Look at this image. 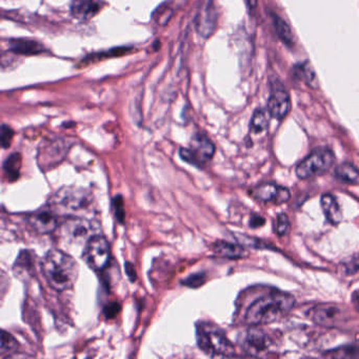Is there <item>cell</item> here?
Masks as SVG:
<instances>
[{
  "label": "cell",
  "instance_id": "cell-1",
  "mask_svg": "<svg viewBox=\"0 0 359 359\" xmlns=\"http://www.w3.org/2000/svg\"><path fill=\"white\" fill-rule=\"evenodd\" d=\"M294 305L293 295L282 292L270 293L255 301L247 310L244 318L249 326L272 324L288 316Z\"/></svg>",
  "mask_w": 359,
  "mask_h": 359
},
{
  "label": "cell",
  "instance_id": "cell-2",
  "mask_svg": "<svg viewBox=\"0 0 359 359\" xmlns=\"http://www.w3.org/2000/svg\"><path fill=\"white\" fill-rule=\"evenodd\" d=\"M41 269L48 285L59 292L71 289L79 272L75 259L59 249H53L44 255Z\"/></svg>",
  "mask_w": 359,
  "mask_h": 359
},
{
  "label": "cell",
  "instance_id": "cell-3",
  "mask_svg": "<svg viewBox=\"0 0 359 359\" xmlns=\"http://www.w3.org/2000/svg\"><path fill=\"white\" fill-rule=\"evenodd\" d=\"M198 347L209 358L230 359L235 356V347L219 327L210 323H200L196 326Z\"/></svg>",
  "mask_w": 359,
  "mask_h": 359
},
{
  "label": "cell",
  "instance_id": "cell-4",
  "mask_svg": "<svg viewBox=\"0 0 359 359\" xmlns=\"http://www.w3.org/2000/svg\"><path fill=\"white\" fill-rule=\"evenodd\" d=\"M240 346L249 355L256 358H265L274 350V339L263 329L252 327L242 333L240 339Z\"/></svg>",
  "mask_w": 359,
  "mask_h": 359
},
{
  "label": "cell",
  "instance_id": "cell-5",
  "mask_svg": "<svg viewBox=\"0 0 359 359\" xmlns=\"http://www.w3.org/2000/svg\"><path fill=\"white\" fill-rule=\"evenodd\" d=\"M334 160V155L330 149H318L297 166V177L305 180L320 176L332 168Z\"/></svg>",
  "mask_w": 359,
  "mask_h": 359
},
{
  "label": "cell",
  "instance_id": "cell-6",
  "mask_svg": "<svg viewBox=\"0 0 359 359\" xmlns=\"http://www.w3.org/2000/svg\"><path fill=\"white\" fill-rule=\"evenodd\" d=\"M215 154V147L212 141L202 134H196L192 138L189 149H181V158L187 163L202 168L208 163Z\"/></svg>",
  "mask_w": 359,
  "mask_h": 359
},
{
  "label": "cell",
  "instance_id": "cell-7",
  "mask_svg": "<svg viewBox=\"0 0 359 359\" xmlns=\"http://www.w3.org/2000/svg\"><path fill=\"white\" fill-rule=\"evenodd\" d=\"M82 257L86 265L94 271L100 272L105 270L110 263V244L107 238L100 234L92 236L84 247Z\"/></svg>",
  "mask_w": 359,
  "mask_h": 359
},
{
  "label": "cell",
  "instance_id": "cell-8",
  "mask_svg": "<svg viewBox=\"0 0 359 359\" xmlns=\"http://www.w3.org/2000/svg\"><path fill=\"white\" fill-rule=\"evenodd\" d=\"M91 198L86 190L65 188L57 192L53 198V207L63 209L67 212L84 210L90 205Z\"/></svg>",
  "mask_w": 359,
  "mask_h": 359
},
{
  "label": "cell",
  "instance_id": "cell-9",
  "mask_svg": "<svg viewBox=\"0 0 359 359\" xmlns=\"http://www.w3.org/2000/svg\"><path fill=\"white\" fill-rule=\"evenodd\" d=\"M63 236L70 242L77 243V244L79 243L86 244L88 241L95 236L92 224L78 217H70L67 219L63 225Z\"/></svg>",
  "mask_w": 359,
  "mask_h": 359
},
{
  "label": "cell",
  "instance_id": "cell-10",
  "mask_svg": "<svg viewBox=\"0 0 359 359\" xmlns=\"http://www.w3.org/2000/svg\"><path fill=\"white\" fill-rule=\"evenodd\" d=\"M291 101L288 92L280 83H275L272 88L271 96L268 102V111L272 117L278 120L284 119L290 109Z\"/></svg>",
  "mask_w": 359,
  "mask_h": 359
},
{
  "label": "cell",
  "instance_id": "cell-11",
  "mask_svg": "<svg viewBox=\"0 0 359 359\" xmlns=\"http://www.w3.org/2000/svg\"><path fill=\"white\" fill-rule=\"evenodd\" d=\"M253 196L261 202L272 203L275 205L284 204L291 198L290 191L287 188L272 183L257 186L253 191Z\"/></svg>",
  "mask_w": 359,
  "mask_h": 359
},
{
  "label": "cell",
  "instance_id": "cell-12",
  "mask_svg": "<svg viewBox=\"0 0 359 359\" xmlns=\"http://www.w3.org/2000/svg\"><path fill=\"white\" fill-rule=\"evenodd\" d=\"M312 318L320 326L333 328L341 324L345 316L341 308L328 304V305H320L314 308L312 311Z\"/></svg>",
  "mask_w": 359,
  "mask_h": 359
},
{
  "label": "cell",
  "instance_id": "cell-13",
  "mask_svg": "<svg viewBox=\"0 0 359 359\" xmlns=\"http://www.w3.org/2000/svg\"><path fill=\"white\" fill-rule=\"evenodd\" d=\"M27 223L40 234L51 233L59 226L56 213L51 210H40L27 217Z\"/></svg>",
  "mask_w": 359,
  "mask_h": 359
},
{
  "label": "cell",
  "instance_id": "cell-14",
  "mask_svg": "<svg viewBox=\"0 0 359 359\" xmlns=\"http://www.w3.org/2000/svg\"><path fill=\"white\" fill-rule=\"evenodd\" d=\"M105 4V0H72L71 13L74 18L88 21L96 16Z\"/></svg>",
  "mask_w": 359,
  "mask_h": 359
},
{
  "label": "cell",
  "instance_id": "cell-15",
  "mask_svg": "<svg viewBox=\"0 0 359 359\" xmlns=\"http://www.w3.org/2000/svg\"><path fill=\"white\" fill-rule=\"evenodd\" d=\"M215 22H216V16H215L214 8L211 2H208L200 10V15L197 16V29L200 35L204 37L210 36L214 29Z\"/></svg>",
  "mask_w": 359,
  "mask_h": 359
},
{
  "label": "cell",
  "instance_id": "cell-16",
  "mask_svg": "<svg viewBox=\"0 0 359 359\" xmlns=\"http://www.w3.org/2000/svg\"><path fill=\"white\" fill-rule=\"evenodd\" d=\"M320 204H322V210H324L327 219L331 224L337 225L341 223L343 215H341V207L334 196L329 194H324L320 200Z\"/></svg>",
  "mask_w": 359,
  "mask_h": 359
},
{
  "label": "cell",
  "instance_id": "cell-17",
  "mask_svg": "<svg viewBox=\"0 0 359 359\" xmlns=\"http://www.w3.org/2000/svg\"><path fill=\"white\" fill-rule=\"evenodd\" d=\"M213 251L219 257H227V259H240L246 255V251L242 246L225 242V241L215 243L213 245Z\"/></svg>",
  "mask_w": 359,
  "mask_h": 359
},
{
  "label": "cell",
  "instance_id": "cell-18",
  "mask_svg": "<svg viewBox=\"0 0 359 359\" xmlns=\"http://www.w3.org/2000/svg\"><path fill=\"white\" fill-rule=\"evenodd\" d=\"M335 176L348 184H359V170L353 164L344 163L335 170Z\"/></svg>",
  "mask_w": 359,
  "mask_h": 359
},
{
  "label": "cell",
  "instance_id": "cell-19",
  "mask_svg": "<svg viewBox=\"0 0 359 359\" xmlns=\"http://www.w3.org/2000/svg\"><path fill=\"white\" fill-rule=\"evenodd\" d=\"M21 156L19 154H12L8 159L4 161V172L6 178L10 181H15L18 179L20 174Z\"/></svg>",
  "mask_w": 359,
  "mask_h": 359
},
{
  "label": "cell",
  "instance_id": "cell-20",
  "mask_svg": "<svg viewBox=\"0 0 359 359\" xmlns=\"http://www.w3.org/2000/svg\"><path fill=\"white\" fill-rule=\"evenodd\" d=\"M272 19H273L274 27H275L278 37H280L285 43L290 46L293 42V35L290 27H289L280 17H278V15H272Z\"/></svg>",
  "mask_w": 359,
  "mask_h": 359
},
{
  "label": "cell",
  "instance_id": "cell-21",
  "mask_svg": "<svg viewBox=\"0 0 359 359\" xmlns=\"http://www.w3.org/2000/svg\"><path fill=\"white\" fill-rule=\"evenodd\" d=\"M329 359H359L358 346H345L329 352Z\"/></svg>",
  "mask_w": 359,
  "mask_h": 359
},
{
  "label": "cell",
  "instance_id": "cell-22",
  "mask_svg": "<svg viewBox=\"0 0 359 359\" xmlns=\"http://www.w3.org/2000/svg\"><path fill=\"white\" fill-rule=\"evenodd\" d=\"M11 50L19 53V54H37V53L41 52L42 46L36 42L18 40V41L13 42Z\"/></svg>",
  "mask_w": 359,
  "mask_h": 359
},
{
  "label": "cell",
  "instance_id": "cell-23",
  "mask_svg": "<svg viewBox=\"0 0 359 359\" xmlns=\"http://www.w3.org/2000/svg\"><path fill=\"white\" fill-rule=\"evenodd\" d=\"M267 128L268 119L265 111L257 109L253 115L252 121H251V130L254 134H261L267 130Z\"/></svg>",
  "mask_w": 359,
  "mask_h": 359
},
{
  "label": "cell",
  "instance_id": "cell-24",
  "mask_svg": "<svg viewBox=\"0 0 359 359\" xmlns=\"http://www.w3.org/2000/svg\"><path fill=\"white\" fill-rule=\"evenodd\" d=\"M301 74L303 76V80L309 84L312 88H318V76H316L315 72L312 69L311 65L309 63L301 65Z\"/></svg>",
  "mask_w": 359,
  "mask_h": 359
},
{
  "label": "cell",
  "instance_id": "cell-25",
  "mask_svg": "<svg viewBox=\"0 0 359 359\" xmlns=\"http://www.w3.org/2000/svg\"><path fill=\"white\" fill-rule=\"evenodd\" d=\"M18 347V343L16 339L12 337V335L6 333V331H2V339H1V352L2 354L6 352H12L16 350Z\"/></svg>",
  "mask_w": 359,
  "mask_h": 359
},
{
  "label": "cell",
  "instance_id": "cell-26",
  "mask_svg": "<svg viewBox=\"0 0 359 359\" xmlns=\"http://www.w3.org/2000/svg\"><path fill=\"white\" fill-rule=\"evenodd\" d=\"M290 229V221L286 213H280L276 219V233L278 236H286Z\"/></svg>",
  "mask_w": 359,
  "mask_h": 359
},
{
  "label": "cell",
  "instance_id": "cell-27",
  "mask_svg": "<svg viewBox=\"0 0 359 359\" xmlns=\"http://www.w3.org/2000/svg\"><path fill=\"white\" fill-rule=\"evenodd\" d=\"M13 137H14V132H13L12 128L4 124L1 128V145L4 149L10 147Z\"/></svg>",
  "mask_w": 359,
  "mask_h": 359
},
{
  "label": "cell",
  "instance_id": "cell-28",
  "mask_svg": "<svg viewBox=\"0 0 359 359\" xmlns=\"http://www.w3.org/2000/svg\"><path fill=\"white\" fill-rule=\"evenodd\" d=\"M114 208H115V215L119 223H124V201L120 196H116L114 200Z\"/></svg>",
  "mask_w": 359,
  "mask_h": 359
},
{
  "label": "cell",
  "instance_id": "cell-29",
  "mask_svg": "<svg viewBox=\"0 0 359 359\" xmlns=\"http://www.w3.org/2000/svg\"><path fill=\"white\" fill-rule=\"evenodd\" d=\"M345 267L348 274L356 273L359 270V253L351 257V259L346 263Z\"/></svg>",
  "mask_w": 359,
  "mask_h": 359
},
{
  "label": "cell",
  "instance_id": "cell-30",
  "mask_svg": "<svg viewBox=\"0 0 359 359\" xmlns=\"http://www.w3.org/2000/svg\"><path fill=\"white\" fill-rule=\"evenodd\" d=\"M204 282V276L202 274H195V276H191L185 280V284L190 287H197L200 284L202 285Z\"/></svg>",
  "mask_w": 359,
  "mask_h": 359
},
{
  "label": "cell",
  "instance_id": "cell-31",
  "mask_svg": "<svg viewBox=\"0 0 359 359\" xmlns=\"http://www.w3.org/2000/svg\"><path fill=\"white\" fill-rule=\"evenodd\" d=\"M266 219L261 215H253L250 219V226L252 228H259L265 225Z\"/></svg>",
  "mask_w": 359,
  "mask_h": 359
},
{
  "label": "cell",
  "instance_id": "cell-32",
  "mask_svg": "<svg viewBox=\"0 0 359 359\" xmlns=\"http://www.w3.org/2000/svg\"><path fill=\"white\" fill-rule=\"evenodd\" d=\"M4 359H34L32 356L27 355L25 353H18V352H14L13 354L8 355V358Z\"/></svg>",
  "mask_w": 359,
  "mask_h": 359
},
{
  "label": "cell",
  "instance_id": "cell-33",
  "mask_svg": "<svg viewBox=\"0 0 359 359\" xmlns=\"http://www.w3.org/2000/svg\"><path fill=\"white\" fill-rule=\"evenodd\" d=\"M352 301H353L354 307L359 311V292H355L352 297Z\"/></svg>",
  "mask_w": 359,
  "mask_h": 359
},
{
  "label": "cell",
  "instance_id": "cell-34",
  "mask_svg": "<svg viewBox=\"0 0 359 359\" xmlns=\"http://www.w3.org/2000/svg\"><path fill=\"white\" fill-rule=\"evenodd\" d=\"M246 1L247 6L250 8H255L257 6V0H244Z\"/></svg>",
  "mask_w": 359,
  "mask_h": 359
}]
</instances>
